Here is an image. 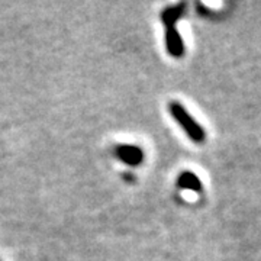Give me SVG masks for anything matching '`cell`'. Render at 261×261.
Here are the masks:
<instances>
[{
	"instance_id": "5",
	"label": "cell",
	"mask_w": 261,
	"mask_h": 261,
	"mask_svg": "<svg viewBox=\"0 0 261 261\" xmlns=\"http://www.w3.org/2000/svg\"><path fill=\"white\" fill-rule=\"evenodd\" d=\"M185 10H186V3H180V5L164 9L163 15H161L164 27H176L178 19L185 15Z\"/></svg>"
},
{
	"instance_id": "3",
	"label": "cell",
	"mask_w": 261,
	"mask_h": 261,
	"mask_svg": "<svg viewBox=\"0 0 261 261\" xmlns=\"http://www.w3.org/2000/svg\"><path fill=\"white\" fill-rule=\"evenodd\" d=\"M166 47L168 54L174 58L185 56V42L176 27H166Z\"/></svg>"
},
{
	"instance_id": "4",
	"label": "cell",
	"mask_w": 261,
	"mask_h": 261,
	"mask_svg": "<svg viewBox=\"0 0 261 261\" xmlns=\"http://www.w3.org/2000/svg\"><path fill=\"white\" fill-rule=\"evenodd\" d=\"M177 186L180 189H185V190H190V192H202V181L200 178L196 176L195 173L192 171H183L180 176L177 177Z\"/></svg>"
},
{
	"instance_id": "1",
	"label": "cell",
	"mask_w": 261,
	"mask_h": 261,
	"mask_svg": "<svg viewBox=\"0 0 261 261\" xmlns=\"http://www.w3.org/2000/svg\"><path fill=\"white\" fill-rule=\"evenodd\" d=\"M168 109H170L171 116L174 118V121L177 122L178 125L183 128V130L186 132L187 137L190 140L196 142V144H202L205 141V129L192 118V115L187 112L183 105H180L178 102H171L170 106H168Z\"/></svg>"
},
{
	"instance_id": "2",
	"label": "cell",
	"mask_w": 261,
	"mask_h": 261,
	"mask_svg": "<svg viewBox=\"0 0 261 261\" xmlns=\"http://www.w3.org/2000/svg\"><path fill=\"white\" fill-rule=\"evenodd\" d=\"M115 154L118 159L126 163L128 166H140L144 160V152L137 145H126V144L118 145L115 148Z\"/></svg>"
}]
</instances>
